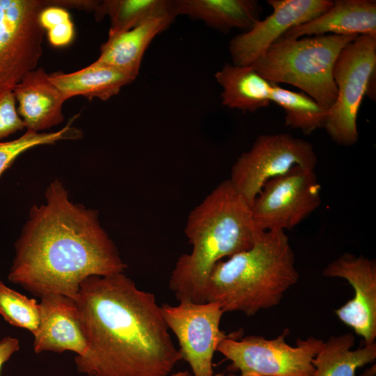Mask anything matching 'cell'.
Segmentation results:
<instances>
[{
    "instance_id": "obj_17",
    "label": "cell",
    "mask_w": 376,
    "mask_h": 376,
    "mask_svg": "<svg viewBox=\"0 0 376 376\" xmlns=\"http://www.w3.org/2000/svg\"><path fill=\"white\" fill-rule=\"evenodd\" d=\"M175 18H151L121 33L109 34L97 60L136 78L144 53L155 38L166 30Z\"/></svg>"
},
{
    "instance_id": "obj_8",
    "label": "cell",
    "mask_w": 376,
    "mask_h": 376,
    "mask_svg": "<svg viewBox=\"0 0 376 376\" xmlns=\"http://www.w3.org/2000/svg\"><path fill=\"white\" fill-rule=\"evenodd\" d=\"M54 1L0 0V90L13 89L37 68L45 30L41 11Z\"/></svg>"
},
{
    "instance_id": "obj_25",
    "label": "cell",
    "mask_w": 376,
    "mask_h": 376,
    "mask_svg": "<svg viewBox=\"0 0 376 376\" xmlns=\"http://www.w3.org/2000/svg\"><path fill=\"white\" fill-rule=\"evenodd\" d=\"M70 120L65 127L53 132H38L31 130L20 137L0 142V176L8 169L15 159L22 153L35 146L52 144L66 139H77L81 136V131L71 127Z\"/></svg>"
},
{
    "instance_id": "obj_30",
    "label": "cell",
    "mask_w": 376,
    "mask_h": 376,
    "mask_svg": "<svg viewBox=\"0 0 376 376\" xmlns=\"http://www.w3.org/2000/svg\"><path fill=\"white\" fill-rule=\"evenodd\" d=\"M214 376H225V375L223 373H217V374L214 375Z\"/></svg>"
},
{
    "instance_id": "obj_29",
    "label": "cell",
    "mask_w": 376,
    "mask_h": 376,
    "mask_svg": "<svg viewBox=\"0 0 376 376\" xmlns=\"http://www.w3.org/2000/svg\"><path fill=\"white\" fill-rule=\"evenodd\" d=\"M171 376H191V375L188 371L185 370L173 373Z\"/></svg>"
},
{
    "instance_id": "obj_18",
    "label": "cell",
    "mask_w": 376,
    "mask_h": 376,
    "mask_svg": "<svg viewBox=\"0 0 376 376\" xmlns=\"http://www.w3.org/2000/svg\"><path fill=\"white\" fill-rule=\"evenodd\" d=\"M51 82L65 100L83 95L88 99L107 100L135 78L105 63L96 60L88 66L71 73L49 75Z\"/></svg>"
},
{
    "instance_id": "obj_6",
    "label": "cell",
    "mask_w": 376,
    "mask_h": 376,
    "mask_svg": "<svg viewBox=\"0 0 376 376\" xmlns=\"http://www.w3.org/2000/svg\"><path fill=\"white\" fill-rule=\"evenodd\" d=\"M375 71L376 38L358 36L338 54L333 68L337 96L324 127L337 144L350 146L357 142L359 110L366 95L375 97Z\"/></svg>"
},
{
    "instance_id": "obj_14",
    "label": "cell",
    "mask_w": 376,
    "mask_h": 376,
    "mask_svg": "<svg viewBox=\"0 0 376 376\" xmlns=\"http://www.w3.org/2000/svg\"><path fill=\"white\" fill-rule=\"evenodd\" d=\"M40 299V324L33 335L35 352L71 351L82 354L87 340L75 299L56 294Z\"/></svg>"
},
{
    "instance_id": "obj_24",
    "label": "cell",
    "mask_w": 376,
    "mask_h": 376,
    "mask_svg": "<svg viewBox=\"0 0 376 376\" xmlns=\"http://www.w3.org/2000/svg\"><path fill=\"white\" fill-rule=\"evenodd\" d=\"M0 315L11 325L26 329L34 335L40 324V304L0 281Z\"/></svg>"
},
{
    "instance_id": "obj_13",
    "label": "cell",
    "mask_w": 376,
    "mask_h": 376,
    "mask_svg": "<svg viewBox=\"0 0 376 376\" xmlns=\"http://www.w3.org/2000/svg\"><path fill=\"white\" fill-rule=\"evenodd\" d=\"M327 277L347 281L354 291L352 299L335 311L338 319L363 338L365 345L376 338V262L362 255L345 253L323 269Z\"/></svg>"
},
{
    "instance_id": "obj_4",
    "label": "cell",
    "mask_w": 376,
    "mask_h": 376,
    "mask_svg": "<svg viewBox=\"0 0 376 376\" xmlns=\"http://www.w3.org/2000/svg\"><path fill=\"white\" fill-rule=\"evenodd\" d=\"M298 279L285 231H263L251 248L214 265L206 282L205 302L218 304L224 313L252 316L279 304Z\"/></svg>"
},
{
    "instance_id": "obj_21",
    "label": "cell",
    "mask_w": 376,
    "mask_h": 376,
    "mask_svg": "<svg viewBox=\"0 0 376 376\" xmlns=\"http://www.w3.org/2000/svg\"><path fill=\"white\" fill-rule=\"evenodd\" d=\"M354 344L352 333L330 337L312 361L313 376H355L357 368L375 361V343L352 350Z\"/></svg>"
},
{
    "instance_id": "obj_10",
    "label": "cell",
    "mask_w": 376,
    "mask_h": 376,
    "mask_svg": "<svg viewBox=\"0 0 376 376\" xmlns=\"http://www.w3.org/2000/svg\"><path fill=\"white\" fill-rule=\"evenodd\" d=\"M321 186L314 170L299 166L267 181L251 210L262 231L290 230L321 203Z\"/></svg>"
},
{
    "instance_id": "obj_7",
    "label": "cell",
    "mask_w": 376,
    "mask_h": 376,
    "mask_svg": "<svg viewBox=\"0 0 376 376\" xmlns=\"http://www.w3.org/2000/svg\"><path fill=\"white\" fill-rule=\"evenodd\" d=\"M287 334L285 330L273 339L249 336L237 340L229 336L217 351L231 361L229 370L240 372L238 376H313L312 361L324 342L311 336L291 346L285 342Z\"/></svg>"
},
{
    "instance_id": "obj_26",
    "label": "cell",
    "mask_w": 376,
    "mask_h": 376,
    "mask_svg": "<svg viewBox=\"0 0 376 376\" xmlns=\"http://www.w3.org/2000/svg\"><path fill=\"white\" fill-rule=\"evenodd\" d=\"M39 22L47 31L49 42L55 47L70 44L75 36L74 24L68 10L57 6L44 8L39 15Z\"/></svg>"
},
{
    "instance_id": "obj_16",
    "label": "cell",
    "mask_w": 376,
    "mask_h": 376,
    "mask_svg": "<svg viewBox=\"0 0 376 376\" xmlns=\"http://www.w3.org/2000/svg\"><path fill=\"white\" fill-rule=\"evenodd\" d=\"M326 34L369 36L376 38V2L370 0H337L315 18L290 28L288 38Z\"/></svg>"
},
{
    "instance_id": "obj_20",
    "label": "cell",
    "mask_w": 376,
    "mask_h": 376,
    "mask_svg": "<svg viewBox=\"0 0 376 376\" xmlns=\"http://www.w3.org/2000/svg\"><path fill=\"white\" fill-rule=\"evenodd\" d=\"M223 91L221 103L230 109L254 112L271 102L272 83L252 65L226 63L214 75Z\"/></svg>"
},
{
    "instance_id": "obj_5",
    "label": "cell",
    "mask_w": 376,
    "mask_h": 376,
    "mask_svg": "<svg viewBox=\"0 0 376 376\" xmlns=\"http://www.w3.org/2000/svg\"><path fill=\"white\" fill-rule=\"evenodd\" d=\"M357 36H282L251 65L269 82L293 85L329 109L337 96L333 77L335 61L343 47Z\"/></svg>"
},
{
    "instance_id": "obj_11",
    "label": "cell",
    "mask_w": 376,
    "mask_h": 376,
    "mask_svg": "<svg viewBox=\"0 0 376 376\" xmlns=\"http://www.w3.org/2000/svg\"><path fill=\"white\" fill-rule=\"evenodd\" d=\"M169 329L176 336L182 359L194 376H214L212 358L219 344L229 336L220 329L224 311L214 302L181 301L161 306Z\"/></svg>"
},
{
    "instance_id": "obj_3",
    "label": "cell",
    "mask_w": 376,
    "mask_h": 376,
    "mask_svg": "<svg viewBox=\"0 0 376 376\" xmlns=\"http://www.w3.org/2000/svg\"><path fill=\"white\" fill-rule=\"evenodd\" d=\"M263 232L229 180L221 182L188 215L185 233L192 249L176 261L170 290L179 301L205 303V285L214 265L251 248Z\"/></svg>"
},
{
    "instance_id": "obj_27",
    "label": "cell",
    "mask_w": 376,
    "mask_h": 376,
    "mask_svg": "<svg viewBox=\"0 0 376 376\" xmlns=\"http://www.w3.org/2000/svg\"><path fill=\"white\" fill-rule=\"evenodd\" d=\"M13 89L0 90V141L25 128L16 107Z\"/></svg>"
},
{
    "instance_id": "obj_22",
    "label": "cell",
    "mask_w": 376,
    "mask_h": 376,
    "mask_svg": "<svg viewBox=\"0 0 376 376\" xmlns=\"http://www.w3.org/2000/svg\"><path fill=\"white\" fill-rule=\"evenodd\" d=\"M95 14L98 18L109 17V34L129 31L151 18L177 16L174 1L171 0L103 1Z\"/></svg>"
},
{
    "instance_id": "obj_23",
    "label": "cell",
    "mask_w": 376,
    "mask_h": 376,
    "mask_svg": "<svg viewBox=\"0 0 376 376\" xmlns=\"http://www.w3.org/2000/svg\"><path fill=\"white\" fill-rule=\"evenodd\" d=\"M270 100L284 110L286 126L301 130L306 134L324 127L329 109L304 92L272 83Z\"/></svg>"
},
{
    "instance_id": "obj_28",
    "label": "cell",
    "mask_w": 376,
    "mask_h": 376,
    "mask_svg": "<svg viewBox=\"0 0 376 376\" xmlns=\"http://www.w3.org/2000/svg\"><path fill=\"white\" fill-rule=\"evenodd\" d=\"M19 350V341L16 338L6 336L0 340V371L3 364Z\"/></svg>"
},
{
    "instance_id": "obj_2",
    "label": "cell",
    "mask_w": 376,
    "mask_h": 376,
    "mask_svg": "<svg viewBox=\"0 0 376 376\" xmlns=\"http://www.w3.org/2000/svg\"><path fill=\"white\" fill-rule=\"evenodd\" d=\"M34 205L15 244L8 280L39 297L62 295L75 299L91 276L123 273L127 267L102 227L98 211L72 203L58 179Z\"/></svg>"
},
{
    "instance_id": "obj_12",
    "label": "cell",
    "mask_w": 376,
    "mask_h": 376,
    "mask_svg": "<svg viewBox=\"0 0 376 376\" xmlns=\"http://www.w3.org/2000/svg\"><path fill=\"white\" fill-rule=\"evenodd\" d=\"M272 13L234 37L229 44L233 64L251 65L286 31L327 11L330 0H268Z\"/></svg>"
},
{
    "instance_id": "obj_1",
    "label": "cell",
    "mask_w": 376,
    "mask_h": 376,
    "mask_svg": "<svg viewBox=\"0 0 376 376\" xmlns=\"http://www.w3.org/2000/svg\"><path fill=\"white\" fill-rule=\"evenodd\" d=\"M87 347L75 361L88 376H168L182 360L155 295L123 273L91 276L75 299Z\"/></svg>"
},
{
    "instance_id": "obj_19",
    "label": "cell",
    "mask_w": 376,
    "mask_h": 376,
    "mask_svg": "<svg viewBox=\"0 0 376 376\" xmlns=\"http://www.w3.org/2000/svg\"><path fill=\"white\" fill-rule=\"evenodd\" d=\"M174 5L177 15H187L222 31L250 29L261 10L255 0H175Z\"/></svg>"
},
{
    "instance_id": "obj_9",
    "label": "cell",
    "mask_w": 376,
    "mask_h": 376,
    "mask_svg": "<svg viewBox=\"0 0 376 376\" xmlns=\"http://www.w3.org/2000/svg\"><path fill=\"white\" fill-rule=\"evenodd\" d=\"M317 162L309 142L289 134H264L237 158L228 180L251 206L269 180L296 166L314 170Z\"/></svg>"
},
{
    "instance_id": "obj_15",
    "label": "cell",
    "mask_w": 376,
    "mask_h": 376,
    "mask_svg": "<svg viewBox=\"0 0 376 376\" xmlns=\"http://www.w3.org/2000/svg\"><path fill=\"white\" fill-rule=\"evenodd\" d=\"M17 112L26 130H47L62 123L66 100L42 68L29 72L13 88Z\"/></svg>"
}]
</instances>
